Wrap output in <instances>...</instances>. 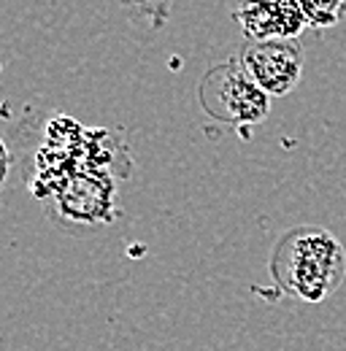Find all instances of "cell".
I'll return each instance as SVG.
<instances>
[{
    "label": "cell",
    "instance_id": "obj_1",
    "mask_svg": "<svg viewBox=\"0 0 346 351\" xmlns=\"http://www.w3.org/2000/svg\"><path fill=\"white\" fill-rule=\"evenodd\" d=\"M346 252L341 241L325 227H292L270 254L273 284L305 303L327 300L344 281Z\"/></svg>",
    "mask_w": 346,
    "mask_h": 351
},
{
    "label": "cell",
    "instance_id": "obj_4",
    "mask_svg": "<svg viewBox=\"0 0 346 351\" xmlns=\"http://www.w3.org/2000/svg\"><path fill=\"white\" fill-rule=\"evenodd\" d=\"M235 22L249 41H292L305 25L298 0H241Z\"/></svg>",
    "mask_w": 346,
    "mask_h": 351
},
{
    "label": "cell",
    "instance_id": "obj_2",
    "mask_svg": "<svg viewBox=\"0 0 346 351\" xmlns=\"http://www.w3.org/2000/svg\"><path fill=\"white\" fill-rule=\"evenodd\" d=\"M198 97L211 119L235 128L260 125L270 108V95L246 73L241 57L211 68L198 87Z\"/></svg>",
    "mask_w": 346,
    "mask_h": 351
},
{
    "label": "cell",
    "instance_id": "obj_5",
    "mask_svg": "<svg viewBox=\"0 0 346 351\" xmlns=\"http://www.w3.org/2000/svg\"><path fill=\"white\" fill-rule=\"evenodd\" d=\"M301 3V11L305 16V25H314V27H330L341 19V8H344V0H298Z\"/></svg>",
    "mask_w": 346,
    "mask_h": 351
},
{
    "label": "cell",
    "instance_id": "obj_3",
    "mask_svg": "<svg viewBox=\"0 0 346 351\" xmlns=\"http://www.w3.org/2000/svg\"><path fill=\"white\" fill-rule=\"evenodd\" d=\"M246 73L270 97H284L303 76V51L295 41H249L241 49Z\"/></svg>",
    "mask_w": 346,
    "mask_h": 351
}]
</instances>
